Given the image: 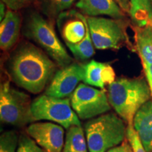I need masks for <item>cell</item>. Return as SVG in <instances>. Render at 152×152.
<instances>
[{
    "instance_id": "14",
    "label": "cell",
    "mask_w": 152,
    "mask_h": 152,
    "mask_svg": "<svg viewBox=\"0 0 152 152\" xmlns=\"http://www.w3.org/2000/svg\"><path fill=\"white\" fill-rule=\"evenodd\" d=\"M21 18L16 11L9 9L0 23V47L8 51L16 45L20 35Z\"/></svg>"
},
{
    "instance_id": "8",
    "label": "cell",
    "mask_w": 152,
    "mask_h": 152,
    "mask_svg": "<svg viewBox=\"0 0 152 152\" xmlns=\"http://www.w3.org/2000/svg\"><path fill=\"white\" fill-rule=\"evenodd\" d=\"M70 99L72 108L80 119L93 118L111 109L104 90H98L83 83L77 86Z\"/></svg>"
},
{
    "instance_id": "13",
    "label": "cell",
    "mask_w": 152,
    "mask_h": 152,
    "mask_svg": "<svg viewBox=\"0 0 152 152\" xmlns=\"http://www.w3.org/2000/svg\"><path fill=\"white\" fill-rule=\"evenodd\" d=\"M133 127L147 152H152V101H148L138 110Z\"/></svg>"
},
{
    "instance_id": "30",
    "label": "cell",
    "mask_w": 152,
    "mask_h": 152,
    "mask_svg": "<svg viewBox=\"0 0 152 152\" xmlns=\"http://www.w3.org/2000/svg\"><path fill=\"white\" fill-rule=\"evenodd\" d=\"M151 2H152V0H151Z\"/></svg>"
},
{
    "instance_id": "24",
    "label": "cell",
    "mask_w": 152,
    "mask_h": 152,
    "mask_svg": "<svg viewBox=\"0 0 152 152\" xmlns=\"http://www.w3.org/2000/svg\"><path fill=\"white\" fill-rule=\"evenodd\" d=\"M33 0H1L9 9L13 11H18L30 5Z\"/></svg>"
},
{
    "instance_id": "20",
    "label": "cell",
    "mask_w": 152,
    "mask_h": 152,
    "mask_svg": "<svg viewBox=\"0 0 152 152\" xmlns=\"http://www.w3.org/2000/svg\"><path fill=\"white\" fill-rule=\"evenodd\" d=\"M76 0H42L45 11L52 16L59 15L72 7Z\"/></svg>"
},
{
    "instance_id": "26",
    "label": "cell",
    "mask_w": 152,
    "mask_h": 152,
    "mask_svg": "<svg viewBox=\"0 0 152 152\" xmlns=\"http://www.w3.org/2000/svg\"><path fill=\"white\" fill-rule=\"evenodd\" d=\"M106 152H134L133 151L132 147L130 144V142L128 141H123L122 143L119 145L114 147L109 150H108Z\"/></svg>"
},
{
    "instance_id": "4",
    "label": "cell",
    "mask_w": 152,
    "mask_h": 152,
    "mask_svg": "<svg viewBox=\"0 0 152 152\" xmlns=\"http://www.w3.org/2000/svg\"><path fill=\"white\" fill-rule=\"evenodd\" d=\"M24 35L39 45L60 67L72 64L70 56L50 22L38 13H33L28 18L25 26Z\"/></svg>"
},
{
    "instance_id": "17",
    "label": "cell",
    "mask_w": 152,
    "mask_h": 152,
    "mask_svg": "<svg viewBox=\"0 0 152 152\" xmlns=\"http://www.w3.org/2000/svg\"><path fill=\"white\" fill-rule=\"evenodd\" d=\"M87 142L81 126H72L68 129L64 152H87Z\"/></svg>"
},
{
    "instance_id": "19",
    "label": "cell",
    "mask_w": 152,
    "mask_h": 152,
    "mask_svg": "<svg viewBox=\"0 0 152 152\" xmlns=\"http://www.w3.org/2000/svg\"><path fill=\"white\" fill-rule=\"evenodd\" d=\"M72 54L77 59L85 61L88 59L94 54V46L91 37L90 29L87 30L86 37L83 42L75 45L67 46Z\"/></svg>"
},
{
    "instance_id": "1",
    "label": "cell",
    "mask_w": 152,
    "mask_h": 152,
    "mask_svg": "<svg viewBox=\"0 0 152 152\" xmlns=\"http://www.w3.org/2000/svg\"><path fill=\"white\" fill-rule=\"evenodd\" d=\"M56 64L41 49L31 44L23 45L9 61V72L18 86L39 94L54 77Z\"/></svg>"
},
{
    "instance_id": "12",
    "label": "cell",
    "mask_w": 152,
    "mask_h": 152,
    "mask_svg": "<svg viewBox=\"0 0 152 152\" xmlns=\"http://www.w3.org/2000/svg\"><path fill=\"white\" fill-rule=\"evenodd\" d=\"M75 7L90 17L108 16L112 18L123 19L125 16L115 0H78Z\"/></svg>"
},
{
    "instance_id": "3",
    "label": "cell",
    "mask_w": 152,
    "mask_h": 152,
    "mask_svg": "<svg viewBox=\"0 0 152 152\" xmlns=\"http://www.w3.org/2000/svg\"><path fill=\"white\" fill-rule=\"evenodd\" d=\"M85 130L89 152H106L124 141L127 128L121 117L108 113L89 121Z\"/></svg>"
},
{
    "instance_id": "28",
    "label": "cell",
    "mask_w": 152,
    "mask_h": 152,
    "mask_svg": "<svg viewBox=\"0 0 152 152\" xmlns=\"http://www.w3.org/2000/svg\"><path fill=\"white\" fill-rule=\"evenodd\" d=\"M115 1L118 4L121 9L125 13H128L130 14V0H115Z\"/></svg>"
},
{
    "instance_id": "21",
    "label": "cell",
    "mask_w": 152,
    "mask_h": 152,
    "mask_svg": "<svg viewBox=\"0 0 152 152\" xmlns=\"http://www.w3.org/2000/svg\"><path fill=\"white\" fill-rule=\"evenodd\" d=\"M19 137L15 131H7L0 137V152H16Z\"/></svg>"
},
{
    "instance_id": "5",
    "label": "cell",
    "mask_w": 152,
    "mask_h": 152,
    "mask_svg": "<svg viewBox=\"0 0 152 152\" xmlns=\"http://www.w3.org/2000/svg\"><path fill=\"white\" fill-rule=\"evenodd\" d=\"M31 104L28 95L14 88L9 81L1 85L0 118L1 122L16 127H23L34 122Z\"/></svg>"
},
{
    "instance_id": "29",
    "label": "cell",
    "mask_w": 152,
    "mask_h": 152,
    "mask_svg": "<svg viewBox=\"0 0 152 152\" xmlns=\"http://www.w3.org/2000/svg\"><path fill=\"white\" fill-rule=\"evenodd\" d=\"M5 4L3 2V1H1V4H0V7H1V14H0V20H2L3 18H4V16H6V14L7 12L5 13Z\"/></svg>"
},
{
    "instance_id": "11",
    "label": "cell",
    "mask_w": 152,
    "mask_h": 152,
    "mask_svg": "<svg viewBox=\"0 0 152 152\" xmlns=\"http://www.w3.org/2000/svg\"><path fill=\"white\" fill-rule=\"evenodd\" d=\"M58 26L66 46L77 45L83 42L89 28L87 18L75 10L58 15Z\"/></svg>"
},
{
    "instance_id": "25",
    "label": "cell",
    "mask_w": 152,
    "mask_h": 152,
    "mask_svg": "<svg viewBox=\"0 0 152 152\" xmlns=\"http://www.w3.org/2000/svg\"><path fill=\"white\" fill-rule=\"evenodd\" d=\"M115 73L113 68L106 64L103 69V81L105 85H111L115 80Z\"/></svg>"
},
{
    "instance_id": "7",
    "label": "cell",
    "mask_w": 152,
    "mask_h": 152,
    "mask_svg": "<svg viewBox=\"0 0 152 152\" xmlns=\"http://www.w3.org/2000/svg\"><path fill=\"white\" fill-rule=\"evenodd\" d=\"M87 20L93 45L96 49H119L129 42L122 19L88 16Z\"/></svg>"
},
{
    "instance_id": "10",
    "label": "cell",
    "mask_w": 152,
    "mask_h": 152,
    "mask_svg": "<svg viewBox=\"0 0 152 152\" xmlns=\"http://www.w3.org/2000/svg\"><path fill=\"white\" fill-rule=\"evenodd\" d=\"M27 133L47 152H61L64 147V130L53 123H31Z\"/></svg>"
},
{
    "instance_id": "6",
    "label": "cell",
    "mask_w": 152,
    "mask_h": 152,
    "mask_svg": "<svg viewBox=\"0 0 152 152\" xmlns=\"http://www.w3.org/2000/svg\"><path fill=\"white\" fill-rule=\"evenodd\" d=\"M31 110L35 121H49L68 129L81 126L79 117L71 106L70 98H57L46 94L32 102Z\"/></svg>"
},
{
    "instance_id": "23",
    "label": "cell",
    "mask_w": 152,
    "mask_h": 152,
    "mask_svg": "<svg viewBox=\"0 0 152 152\" xmlns=\"http://www.w3.org/2000/svg\"><path fill=\"white\" fill-rule=\"evenodd\" d=\"M126 137L132 146L134 152H147L142 145L137 133L134 130L133 125H128L127 127Z\"/></svg>"
},
{
    "instance_id": "18",
    "label": "cell",
    "mask_w": 152,
    "mask_h": 152,
    "mask_svg": "<svg viewBox=\"0 0 152 152\" xmlns=\"http://www.w3.org/2000/svg\"><path fill=\"white\" fill-rule=\"evenodd\" d=\"M105 64L92 60L85 65H83L85 70L83 82L85 84L104 90L105 84L103 81V69Z\"/></svg>"
},
{
    "instance_id": "9",
    "label": "cell",
    "mask_w": 152,
    "mask_h": 152,
    "mask_svg": "<svg viewBox=\"0 0 152 152\" xmlns=\"http://www.w3.org/2000/svg\"><path fill=\"white\" fill-rule=\"evenodd\" d=\"M84 66L73 63L55 73L45 94L57 98H68L84 79Z\"/></svg>"
},
{
    "instance_id": "15",
    "label": "cell",
    "mask_w": 152,
    "mask_h": 152,
    "mask_svg": "<svg viewBox=\"0 0 152 152\" xmlns=\"http://www.w3.org/2000/svg\"><path fill=\"white\" fill-rule=\"evenodd\" d=\"M135 48L143 67L152 64V20L143 26H134Z\"/></svg>"
},
{
    "instance_id": "16",
    "label": "cell",
    "mask_w": 152,
    "mask_h": 152,
    "mask_svg": "<svg viewBox=\"0 0 152 152\" xmlns=\"http://www.w3.org/2000/svg\"><path fill=\"white\" fill-rule=\"evenodd\" d=\"M130 16L135 26H143L152 20L151 0H130Z\"/></svg>"
},
{
    "instance_id": "22",
    "label": "cell",
    "mask_w": 152,
    "mask_h": 152,
    "mask_svg": "<svg viewBox=\"0 0 152 152\" xmlns=\"http://www.w3.org/2000/svg\"><path fill=\"white\" fill-rule=\"evenodd\" d=\"M16 152H47L37 145L35 141L29 137L21 134L19 137L18 149Z\"/></svg>"
},
{
    "instance_id": "2",
    "label": "cell",
    "mask_w": 152,
    "mask_h": 152,
    "mask_svg": "<svg viewBox=\"0 0 152 152\" xmlns=\"http://www.w3.org/2000/svg\"><path fill=\"white\" fill-rule=\"evenodd\" d=\"M107 95L118 115L128 125H133L134 115L150 100L151 92L143 78H119L109 85Z\"/></svg>"
},
{
    "instance_id": "27",
    "label": "cell",
    "mask_w": 152,
    "mask_h": 152,
    "mask_svg": "<svg viewBox=\"0 0 152 152\" xmlns=\"http://www.w3.org/2000/svg\"><path fill=\"white\" fill-rule=\"evenodd\" d=\"M144 70V73H145L146 77H147V80L148 82L150 87V90L151 92V96H152V64L149 66L143 67Z\"/></svg>"
}]
</instances>
